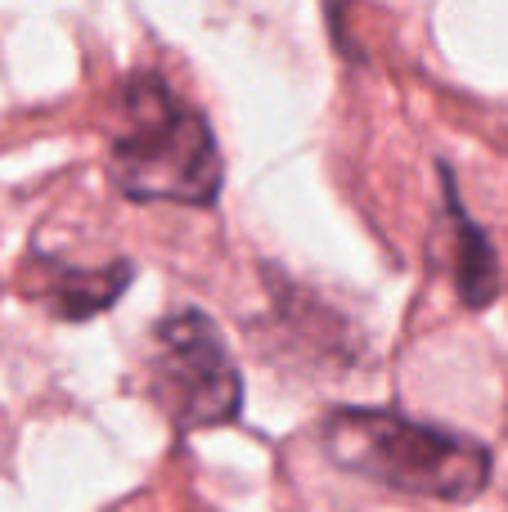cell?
Returning a JSON list of instances; mask_svg holds the SVG:
<instances>
[{"label": "cell", "mask_w": 508, "mask_h": 512, "mask_svg": "<svg viewBox=\"0 0 508 512\" xmlns=\"http://www.w3.org/2000/svg\"><path fill=\"white\" fill-rule=\"evenodd\" d=\"M455 203V283H459V297L468 306H486L495 297V283H500V261H495L491 243L482 239L473 221L459 212V198L450 194Z\"/></svg>", "instance_id": "5"}, {"label": "cell", "mask_w": 508, "mask_h": 512, "mask_svg": "<svg viewBox=\"0 0 508 512\" xmlns=\"http://www.w3.org/2000/svg\"><path fill=\"white\" fill-rule=\"evenodd\" d=\"M149 391L176 432L230 423L243 405V378L207 315L180 310L153 328Z\"/></svg>", "instance_id": "3"}, {"label": "cell", "mask_w": 508, "mask_h": 512, "mask_svg": "<svg viewBox=\"0 0 508 512\" xmlns=\"http://www.w3.org/2000/svg\"><path fill=\"white\" fill-rule=\"evenodd\" d=\"M320 441L338 468L360 472L401 495L464 504L491 481L486 445L450 427L414 423L392 409H338L329 414Z\"/></svg>", "instance_id": "2"}, {"label": "cell", "mask_w": 508, "mask_h": 512, "mask_svg": "<svg viewBox=\"0 0 508 512\" xmlns=\"http://www.w3.org/2000/svg\"><path fill=\"white\" fill-rule=\"evenodd\" d=\"M131 279V265H113V270H72V265H54V279L41 283V292L54 301V310L68 319H86L117 301L122 283Z\"/></svg>", "instance_id": "4"}, {"label": "cell", "mask_w": 508, "mask_h": 512, "mask_svg": "<svg viewBox=\"0 0 508 512\" xmlns=\"http://www.w3.org/2000/svg\"><path fill=\"white\" fill-rule=\"evenodd\" d=\"M108 167L126 198L140 203L207 207L221 189L216 135L198 108H189L158 72H140L117 95Z\"/></svg>", "instance_id": "1"}]
</instances>
